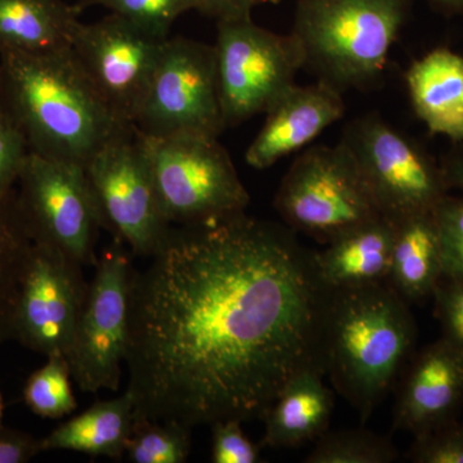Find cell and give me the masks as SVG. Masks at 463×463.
<instances>
[{
  "label": "cell",
  "mask_w": 463,
  "mask_h": 463,
  "mask_svg": "<svg viewBox=\"0 0 463 463\" xmlns=\"http://www.w3.org/2000/svg\"><path fill=\"white\" fill-rule=\"evenodd\" d=\"M130 286L134 419H263L298 374H326L332 289L292 230L243 214L170 231Z\"/></svg>",
  "instance_id": "6da1fadb"
},
{
  "label": "cell",
  "mask_w": 463,
  "mask_h": 463,
  "mask_svg": "<svg viewBox=\"0 0 463 463\" xmlns=\"http://www.w3.org/2000/svg\"><path fill=\"white\" fill-rule=\"evenodd\" d=\"M0 106L30 152L84 167L134 127L109 108L71 47L0 53Z\"/></svg>",
  "instance_id": "7a4b0ae2"
},
{
  "label": "cell",
  "mask_w": 463,
  "mask_h": 463,
  "mask_svg": "<svg viewBox=\"0 0 463 463\" xmlns=\"http://www.w3.org/2000/svg\"><path fill=\"white\" fill-rule=\"evenodd\" d=\"M407 301L388 282L332 289L325 331L326 374L367 421L416 345Z\"/></svg>",
  "instance_id": "3957f363"
},
{
  "label": "cell",
  "mask_w": 463,
  "mask_h": 463,
  "mask_svg": "<svg viewBox=\"0 0 463 463\" xmlns=\"http://www.w3.org/2000/svg\"><path fill=\"white\" fill-rule=\"evenodd\" d=\"M411 7L412 0H298L291 35L303 67L341 93L373 87Z\"/></svg>",
  "instance_id": "277c9868"
},
{
  "label": "cell",
  "mask_w": 463,
  "mask_h": 463,
  "mask_svg": "<svg viewBox=\"0 0 463 463\" xmlns=\"http://www.w3.org/2000/svg\"><path fill=\"white\" fill-rule=\"evenodd\" d=\"M141 136L158 201L170 224H210L245 213L249 192L216 137Z\"/></svg>",
  "instance_id": "5b68a950"
},
{
  "label": "cell",
  "mask_w": 463,
  "mask_h": 463,
  "mask_svg": "<svg viewBox=\"0 0 463 463\" xmlns=\"http://www.w3.org/2000/svg\"><path fill=\"white\" fill-rule=\"evenodd\" d=\"M274 206L289 230L321 243L381 215L352 155L341 143L313 146L295 158Z\"/></svg>",
  "instance_id": "8992f818"
},
{
  "label": "cell",
  "mask_w": 463,
  "mask_h": 463,
  "mask_svg": "<svg viewBox=\"0 0 463 463\" xmlns=\"http://www.w3.org/2000/svg\"><path fill=\"white\" fill-rule=\"evenodd\" d=\"M340 143L355 161L381 215L392 221L432 212L449 192L440 164L379 115L354 118Z\"/></svg>",
  "instance_id": "52a82bcc"
},
{
  "label": "cell",
  "mask_w": 463,
  "mask_h": 463,
  "mask_svg": "<svg viewBox=\"0 0 463 463\" xmlns=\"http://www.w3.org/2000/svg\"><path fill=\"white\" fill-rule=\"evenodd\" d=\"M16 203L33 242L97 265L102 215L85 167L29 152L17 182Z\"/></svg>",
  "instance_id": "ba28073f"
},
{
  "label": "cell",
  "mask_w": 463,
  "mask_h": 463,
  "mask_svg": "<svg viewBox=\"0 0 463 463\" xmlns=\"http://www.w3.org/2000/svg\"><path fill=\"white\" fill-rule=\"evenodd\" d=\"M216 75L225 127L267 109L295 84L303 57L291 33L279 35L251 16L218 21Z\"/></svg>",
  "instance_id": "9c48e42d"
},
{
  "label": "cell",
  "mask_w": 463,
  "mask_h": 463,
  "mask_svg": "<svg viewBox=\"0 0 463 463\" xmlns=\"http://www.w3.org/2000/svg\"><path fill=\"white\" fill-rule=\"evenodd\" d=\"M134 127L148 137L203 134L218 138L227 127L214 45L167 38Z\"/></svg>",
  "instance_id": "30bf717a"
},
{
  "label": "cell",
  "mask_w": 463,
  "mask_h": 463,
  "mask_svg": "<svg viewBox=\"0 0 463 463\" xmlns=\"http://www.w3.org/2000/svg\"><path fill=\"white\" fill-rule=\"evenodd\" d=\"M103 228L134 254L152 257L169 236L147 152L136 127L108 143L85 166Z\"/></svg>",
  "instance_id": "8fae6325"
},
{
  "label": "cell",
  "mask_w": 463,
  "mask_h": 463,
  "mask_svg": "<svg viewBox=\"0 0 463 463\" xmlns=\"http://www.w3.org/2000/svg\"><path fill=\"white\" fill-rule=\"evenodd\" d=\"M96 267L66 358L72 379L83 392H118L129 345L133 268L118 240Z\"/></svg>",
  "instance_id": "7c38bea8"
},
{
  "label": "cell",
  "mask_w": 463,
  "mask_h": 463,
  "mask_svg": "<svg viewBox=\"0 0 463 463\" xmlns=\"http://www.w3.org/2000/svg\"><path fill=\"white\" fill-rule=\"evenodd\" d=\"M81 269L65 252L33 241L14 307V340L47 358L67 355L90 288Z\"/></svg>",
  "instance_id": "4fadbf2b"
},
{
  "label": "cell",
  "mask_w": 463,
  "mask_h": 463,
  "mask_svg": "<svg viewBox=\"0 0 463 463\" xmlns=\"http://www.w3.org/2000/svg\"><path fill=\"white\" fill-rule=\"evenodd\" d=\"M166 41L111 14L79 24L71 51L109 108L134 125Z\"/></svg>",
  "instance_id": "5bb4252c"
},
{
  "label": "cell",
  "mask_w": 463,
  "mask_h": 463,
  "mask_svg": "<svg viewBox=\"0 0 463 463\" xmlns=\"http://www.w3.org/2000/svg\"><path fill=\"white\" fill-rule=\"evenodd\" d=\"M345 112L343 93L317 81L292 85L267 109L260 132L246 151V163L263 170L300 151Z\"/></svg>",
  "instance_id": "9a60e30c"
},
{
  "label": "cell",
  "mask_w": 463,
  "mask_h": 463,
  "mask_svg": "<svg viewBox=\"0 0 463 463\" xmlns=\"http://www.w3.org/2000/svg\"><path fill=\"white\" fill-rule=\"evenodd\" d=\"M463 404V350L441 337L416 356L395 405L394 428L414 437L456 420Z\"/></svg>",
  "instance_id": "2e32d148"
},
{
  "label": "cell",
  "mask_w": 463,
  "mask_h": 463,
  "mask_svg": "<svg viewBox=\"0 0 463 463\" xmlns=\"http://www.w3.org/2000/svg\"><path fill=\"white\" fill-rule=\"evenodd\" d=\"M413 111L432 134L463 142V57L437 48L405 72Z\"/></svg>",
  "instance_id": "e0dca14e"
},
{
  "label": "cell",
  "mask_w": 463,
  "mask_h": 463,
  "mask_svg": "<svg viewBox=\"0 0 463 463\" xmlns=\"http://www.w3.org/2000/svg\"><path fill=\"white\" fill-rule=\"evenodd\" d=\"M395 225L379 216L347 231L317 252L323 282L331 289L365 288L388 282Z\"/></svg>",
  "instance_id": "ac0fdd59"
},
{
  "label": "cell",
  "mask_w": 463,
  "mask_h": 463,
  "mask_svg": "<svg viewBox=\"0 0 463 463\" xmlns=\"http://www.w3.org/2000/svg\"><path fill=\"white\" fill-rule=\"evenodd\" d=\"M326 374L309 370L282 390L264 414L263 446L295 448L322 437L334 412V392L323 383Z\"/></svg>",
  "instance_id": "d6986e66"
},
{
  "label": "cell",
  "mask_w": 463,
  "mask_h": 463,
  "mask_svg": "<svg viewBox=\"0 0 463 463\" xmlns=\"http://www.w3.org/2000/svg\"><path fill=\"white\" fill-rule=\"evenodd\" d=\"M388 283L407 303L431 297L443 279L440 236L434 212L395 219Z\"/></svg>",
  "instance_id": "ffe728a7"
},
{
  "label": "cell",
  "mask_w": 463,
  "mask_h": 463,
  "mask_svg": "<svg viewBox=\"0 0 463 463\" xmlns=\"http://www.w3.org/2000/svg\"><path fill=\"white\" fill-rule=\"evenodd\" d=\"M78 12L63 0H0V53L71 47Z\"/></svg>",
  "instance_id": "44dd1931"
},
{
  "label": "cell",
  "mask_w": 463,
  "mask_h": 463,
  "mask_svg": "<svg viewBox=\"0 0 463 463\" xmlns=\"http://www.w3.org/2000/svg\"><path fill=\"white\" fill-rule=\"evenodd\" d=\"M134 402L125 390L121 397L97 402L39 440L44 450H74L90 456L120 458L132 435Z\"/></svg>",
  "instance_id": "7402d4cb"
},
{
  "label": "cell",
  "mask_w": 463,
  "mask_h": 463,
  "mask_svg": "<svg viewBox=\"0 0 463 463\" xmlns=\"http://www.w3.org/2000/svg\"><path fill=\"white\" fill-rule=\"evenodd\" d=\"M32 245L14 192L0 200V345L14 339V307Z\"/></svg>",
  "instance_id": "603a6c76"
},
{
  "label": "cell",
  "mask_w": 463,
  "mask_h": 463,
  "mask_svg": "<svg viewBox=\"0 0 463 463\" xmlns=\"http://www.w3.org/2000/svg\"><path fill=\"white\" fill-rule=\"evenodd\" d=\"M398 450L383 435L364 430L326 431L304 459L307 463H392Z\"/></svg>",
  "instance_id": "cb8c5ba5"
},
{
  "label": "cell",
  "mask_w": 463,
  "mask_h": 463,
  "mask_svg": "<svg viewBox=\"0 0 463 463\" xmlns=\"http://www.w3.org/2000/svg\"><path fill=\"white\" fill-rule=\"evenodd\" d=\"M71 371L65 355L48 356L47 364L30 374L24 401L36 416L62 419L74 412L78 403L71 386Z\"/></svg>",
  "instance_id": "d4e9b609"
},
{
  "label": "cell",
  "mask_w": 463,
  "mask_h": 463,
  "mask_svg": "<svg viewBox=\"0 0 463 463\" xmlns=\"http://www.w3.org/2000/svg\"><path fill=\"white\" fill-rule=\"evenodd\" d=\"M191 452V429L178 422L136 420L125 455L134 463H183Z\"/></svg>",
  "instance_id": "484cf974"
},
{
  "label": "cell",
  "mask_w": 463,
  "mask_h": 463,
  "mask_svg": "<svg viewBox=\"0 0 463 463\" xmlns=\"http://www.w3.org/2000/svg\"><path fill=\"white\" fill-rule=\"evenodd\" d=\"M88 7L109 9L155 35L167 38L176 18L199 11L200 0H83L76 5L78 11Z\"/></svg>",
  "instance_id": "4316f807"
},
{
  "label": "cell",
  "mask_w": 463,
  "mask_h": 463,
  "mask_svg": "<svg viewBox=\"0 0 463 463\" xmlns=\"http://www.w3.org/2000/svg\"><path fill=\"white\" fill-rule=\"evenodd\" d=\"M432 212L440 236L443 279L463 283V196L448 194Z\"/></svg>",
  "instance_id": "83f0119b"
},
{
  "label": "cell",
  "mask_w": 463,
  "mask_h": 463,
  "mask_svg": "<svg viewBox=\"0 0 463 463\" xmlns=\"http://www.w3.org/2000/svg\"><path fill=\"white\" fill-rule=\"evenodd\" d=\"M408 458L414 463H463V422L456 420L414 437Z\"/></svg>",
  "instance_id": "f1b7e54d"
},
{
  "label": "cell",
  "mask_w": 463,
  "mask_h": 463,
  "mask_svg": "<svg viewBox=\"0 0 463 463\" xmlns=\"http://www.w3.org/2000/svg\"><path fill=\"white\" fill-rule=\"evenodd\" d=\"M29 152L25 137L0 106V200L14 194Z\"/></svg>",
  "instance_id": "f546056e"
},
{
  "label": "cell",
  "mask_w": 463,
  "mask_h": 463,
  "mask_svg": "<svg viewBox=\"0 0 463 463\" xmlns=\"http://www.w3.org/2000/svg\"><path fill=\"white\" fill-rule=\"evenodd\" d=\"M239 420L213 423L212 461L214 463L260 462V448L241 429Z\"/></svg>",
  "instance_id": "4dcf8cb0"
},
{
  "label": "cell",
  "mask_w": 463,
  "mask_h": 463,
  "mask_svg": "<svg viewBox=\"0 0 463 463\" xmlns=\"http://www.w3.org/2000/svg\"><path fill=\"white\" fill-rule=\"evenodd\" d=\"M432 297L444 339L463 350V283L441 279Z\"/></svg>",
  "instance_id": "1f68e13d"
},
{
  "label": "cell",
  "mask_w": 463,
  "mask_h": 463,
  "mask_svg": "<svg viewBox=\"0 0 463 463\" xmlns=\"http://www.w3.org/2000/svg\"><path fill=\"white\" fill-rule=\"evenodd\" d=\"M39 440L26 432L0 426V463H25L41 453Z\"/></svg>",
  "instance_id": "d6a6232c"
},
{
  "label": "cell",
  "mask_w": 463,
  "mask_h": 463,
  "mask_svg": "<svg viewBox=\"0 0 463 463\" xmlns=\"http://www.w3.org/2000/svg\"><path fill=\"white\" fill-rule=\"evenodd\" d=\"M281 0H200L199 11L216 21L251 16L252 9L261 5H277Z\"/></svg>",
  "instance_id": "836d02e7"
},
{
  "label": "cell",
  "mask_w": 463,
  "mask_h": 463,
  "mask_svg": "<svg viewBox=\"0 0 463 463\" xmlns=\"http://www.w3.org/2000/svg\"><path fill=\"white\" fill-rule=\"evenodd\" d=\"M449 190L456 188L463 194V142L456 143L440 163Z\"/></svg>",
  "instance_id": "e575fe53"
},
{
  "label": "cell",
  "mask_w": 463,
  "mask_h": 463,
  "mask_svg": "<svg viewBox=\"0 0 463 463\" xmlns=\"http://www.w3.org/2000/svg\"><path fill=\"white\" fill-rule=\"evenodd\" d=\"M428 2L447 16H463V0H428Z\"/></svg>",
  "instance_id": "d590c367"
},
{
  "label": "cell",
  "mask_w": 463,
  "mask_h": 463,
  "mask_svg": "<svg viewBox=\"0 0 463 463\" xmlns=\"http://www.w3.org/2000/svg\"><path fill=\"white\" fill-rule=\"evenodd\" d=\"M3 414H5V402H3V394L0 392V426L3 425Z\"/></svg>",
  "instance_id": "8d00e7d4"
}]
</instances>
